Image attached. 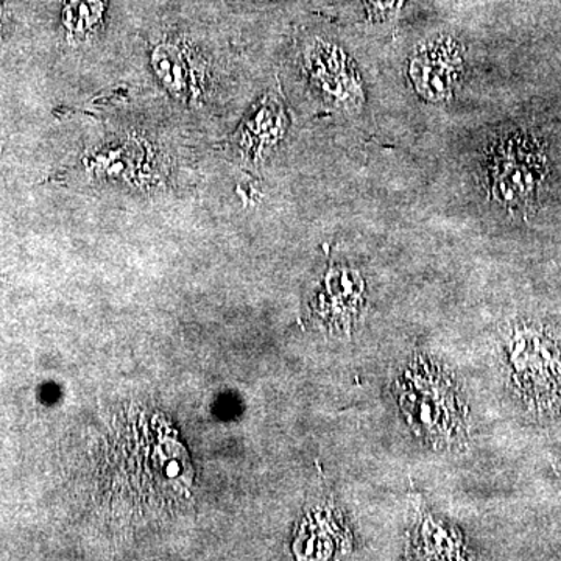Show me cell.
<instances>
[{
  "mask_svg": "<svg viewBox=\"0 0 561 561\" xmlns=\"http://www.w3.org/2000/svg\"><path fill=\"white\" fill-rule=\"evenodd\" d=\"M302 65L312 87L335 105H359L362 83L345 51L331 41L313 39L302 51Z\"/></svg>",
  "mask_w": 561,
  "mask_h": 561,
  "instance_id": "obj_4",
  "label": "cell"
},
{
  "mask_svg": "<svg viewBox=\"0 0 561 561\" xmlns=\"http://www.w3.org/2000/svg\"><path fill=\"white\" fill-rule=\"evenodd\" d=\"M409 387L411 389L405 391L409 405L404 408L408 409L413 423L423 427L427 434L451 437L453 430L460 424V411L451 386L445 382V379H437V382H430V379H426L424 382L411 381Z\"/></svg>",
  "mask_w": 561,
  "mask_h": 561,
  "instance_id": "obj_6",
  "label": "cell"
},
{
  "mask_svg": "<svg viewBox=\"0 0 561 561\" xmlns=\"http://www.w3.org/2000/svg\"><path fill=\"white\" fill-rule=\"evenodd\" d=\"M5 25H7L5 3H3V0H0V38H2L3 32H5Z\"/></svg>",
  "mask_w": 561,
  "mask_h": 561,
  "instance_id": "obj_9",
  "label": "cell"
},
{
  "mask_svg": "<svg viewBox=\"0 0 561 561\" xmlns=\"http://www.w3.org/2000/svg\"><path fill=\"white\" fill-rule=\"evenodd\" d=\"M83 165L98 180L117 181L139 191L157 190L169 176L161 147L139 131L110 136L87 153Z\"/></svg>",
  "mask_w": 561,
  "mask_h": 561,
  "instance_id": "obj_2",
  "label": "cell"
},
{
  "mask_svg": "<svg viewBox=\"0 0 561 561\" xmlns=\"http://www.w3.org/2000/svg\"><path fill=\"white\" fill-rule=\"evenodd\" d=\"M287 119L283 105L272 95L243 121L234 135V144L245 160L261 161L286 135Z\"/></svg>",
  "mask_w": 561,
  "mask_h": 561,
  "instance_id": "obj_7",
  "label": "cell"
},
{
  "mask_svg": "<svg viewBox=\"0 0 561 561\" xmlns=\"http://www.w3.org/2000/svg\"><path fill=\"white\" fill-rule=\"evenodd\" d=\"M110 0H61L60 22L73 46L99 38L108 18Z\"/></svg>",
  "mask_w": 561,
  "mask_h": 561,
  "instance_id": "obj_8",
  "label": "cell"
},
{
  "mask_svg": "<svg viewBox=\"0 0 561 561\" xmlns=\"http://www.w3.org/2000/svg\"><path fill=\"white\" fill-rule=\"evenodd\" d=\"M149 66L158 84L186 108H203L216 88L213 58L183 32H162L149 44Z\"/></svg>",
  "mask_w": 561,
  "mask_h": 561,
  "instance_id": "obj_1",
  "label": "cell"
},
{
  "mask_svg": "<svg viewBox=\"0 0 561 561\" xmlns=\"http://www.w3.org/2000/svg\"><path fill=\"white\" fill-rule=\"evenodd\" d=\"M545 160L526 136L508 135L494 140L485 154L486 187L502 205L518 206L529 201L541 181Z\"/></svg>",
  "mask_w": 561,
  "mask_h": 561,
  "instance_id": "obj_3",
  "label": "cell"
},
{
  "mask_svg": "<svg viewBox=\"0 0 561 561\" xmlns=\"http://www.w3.org/2000/svg\"><path fill=\"white\" fill-rule=\"evenodd\" d=\"M460 49L456 41L445 38L423 47L411 60L409 76L419 94L431 102L451 98L461 72Z\"/></svg>",
  "mask_w": 561,
  "mask_h": 561,
  "instance_id": "obj_5",
  "label": "cell"
}]
</instances>
